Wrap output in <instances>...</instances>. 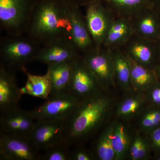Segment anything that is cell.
I'll use <instances>...</instances> for the list:
<instances>
[{
  "instance_id": "7c38bea8",
  "label": "cell",
  "mask_w": 160,
  "mask_h": 160,
  "mask_svg": "<svg viewBox=\"0 0 160 160\" xmlns=\"http://www.w3.org/2000/svg\"><path fill=\"white\" fill-rule=\"evenodd\" d=\"M0 114V132L29 138L36 122L29 111L18 106Z\"/></svg>"
},
{
  "instance_id": "2e32d148",
  "label": "cell",
  "mask_w": 160,
  "mask_h": 160,
  "mask_svg": "<svg viewBox=\"0 0 160 160\" xmlns=\"http://www.w3.org/2000/svg\"><path fill=\"white\" fill-rule=\"evenodd\" d=\"M73 61L48 66L47 70L49 71L52 85L49 97L68 93Z\"/></svg>"
},
{
  "instance_id": "4316f807",
  "label": "cell",
  "mask_w": 160,
  "mask_h": 160,
  "mask_svg": "<svg viewBox=\"0 0 160 160\" xmlns=\"http://www.w3.org/2000/svg\"><path fill=\"white\" fill-rule=\"evenodd\" d=\"M160 123V112L151 111L143 115L141 119L140 125L143 130L152 129L159 125Z\"/></svg>"
},
{
  "instance_id": "7402d4cb",
  "label": "cell",
  "mask_w": 160,
  "mask_h": 160,
  "mask_svg": "<svg viewBox=\"0 0 160 160\" xmlns=\"http://www.w3.org/2000/svg\"><path fill=\"white\" fill-rule=\"evenodd\" d=\"M150 8L143 9L135 15L132 17L135 19L134 24L132 22L134 32L147 40L153 37L157 31L155 21L149 12Z\"/></svg>"
},
{
  "instance_id": "6da1fadb",
  "label": "cell",
  "mask_w": 160,
  "mask_h": 160,
  "mask_svg": "<svg viewBox=\"0 0 160 160\" xmlns=\"http://www.w3.org/2000/svg\"><path fill=\"white\" fill-rule=\"evenodd\" d=\"M71 29L69 6L64 0H36L26 35L42 46L71 38Z\"/></svg>"
},
{
  "instance_id": "484cf974",
  "label": "cell",
  "mask_w": 160,
  "mask_h": 160,
  "mask_svg": "<svg viewBox=\"0 0 160 160\" xmlns=\"http://www.w3.org/2000/svg\"><path fill=\"white\" fill-rule=\"evenodd\" d=\"M134 33L133 26L118 31L108 32L103 47L112 49V47L126 42Z\"/></svg>"
},
{
  "instance_id": "ba28073f",
  "label": "cell",
  "mask_w": 160,
  "mask_h": 160,
  "mask_svg": "<svg viewBox=\"0 0 160 160\" xmlns=\"http://www.w3.org/2000/svg\"><path fill=\"white\" fill-rule=\"evenodd\" d=\"M85 19L95 49L102 48L113 19L100 0L86 6Z\"/></svg>"
},
{
  "instance_id": "30bf717a",
  "label": "cell",
  "mask_w": 160,
  "mask_h": 160,
  "mask_svg": "<svg viewBox=\"0 0 160 160\" xmlns=\"http://www.w3.org/2000/svg\"><path fill=\"white\" fill-rule=\"evenodd\" d=\"M41 155L29 138L0 132V160H41Z\"/></svg>"
},
{
  "instance_id": "ffe728a7",
  "label": "cell",
  "mask_w": 160,
  "mask_h": 160,
  "mask_svg": "<svg viewBox=\"0 0 160 160\" xmlns=\"http://www.w3.org/2000/svg\"><path fill=\"white\" fill-rule=\"evenodd\" d=\"M113 126L112 124L106 127L95 141L92 152L96 159L115 160L112 140Z\"/></svg>"
},
{
  "instance_id": "9c48e42d",
  "label": "cell",
  "mask_w": 160,
  "mask_h": 160,
  "mask_svg": "<svg viewBox=\"0 0 160 160\" xmlns=\"http://www.w3.org/2000/svg\"><path fill=\"white\" fill-rule=\"evenodd\" d=\"M65 121L37 120L29 139L39 151H46L65 141Z\"/></svg>"
},
{
  "instance_id": "e0dca14e",
  "label": "cell",
  "mask_w": 160,
  "mask_h": 160,
  "mask_svg": "<svg viewBox=\"0 0 160 160\" xmlns=\"http://www.w3.org/2000/svg\"><path fill=\"white\" fill-rule=\"evenodd\" d=\"M114 67L116 82L124 91H131L130 63L129 58L125 52L113 48L110 49Z\"/></svg>"
},
{
  "instance_id": "4dcf8cb0",
  "label": "cell",
  "mask_w": 160,
  "mask_h": 160,
  "mask_svg": "<svg viewBox=\"0 0 160 160\" xmlns=\"http://www.w3.org/2000/svg\"><path fill=\"white\" fill-rule=\"evenodd\" d=\"M151 139L152 145L155 148H160V128H157L152 131Z\"/></svg>"
},
{
  "instance_id": "7a4b0ae2",
  "label": "cell",
  "mask_w": 160,
  "mask_h": 160,
  "mask_svg": "<svg viewBox=\"0 0 160 160\" xmlns=\"http://www.w3.org/2000/svg\"><path fill=\"white\" fill-rule=\"evenodd\" d=\"M105 92L82 100L65 121V140L69 146L81 145L102 125L112 105Z\"/></svg>"
},
{
  "instance_id": "277c9868",
  "label": "cell",
  "mask_w": 160,
  "mask_h": 160,
  "mask_svg": "<svg viewBox=\"0 0 160 160\" xmlns=\"http://www.w3.org/2000/svg\"><path fill=\"white\" fill-rule=\"evenodd\" d=\"M36 0H0V29L6 35H26Z\"/></svg>"
},
{
  "instance_id": "52a82bcc",
  "label": "cell",
  "mask_w": 160,
  "mask_h": 160,
  "mask_svg": "<svg viewBox=\"0 0 160 160\" xmlns=\"http://www.w3.org/2000/svg\"><path fill=\"white\" fill-rule=\"evenodd\" d=\"M82 56L104 91L115 86L114 67L110 49H94Z\"/></svg>"
},
{
  "instance_id": "f1b7e54d",
  "label": "cell",
  "mask_w": 160,
  "mask_h": 160,
  "mask_svg": "<svg viewBox=\"0 0 160 160\" xmlns=\"http://www.w3.org/2000/svg\"><path fill=\"white\" fill-rule=\"evenodd\" d=\"M144 138L137 135L132 141L129 147V153L130 159L132 160H138V154L142 145Z\"/></svg>"
},
{
  "instance_id": "f546056e",
  "label": "cell",
  "mask_w": 160,
  "mask_h": 160,
  "mask_svg": "<svg viewBox=\"0 0 160 160\" xmlns=\"http://www.w3.org/2000/svg\"><path fill=\"white\" fill-rule=\"evenodd\" d=\"M148 150L149 147L148 143L146 142V139L144 138L138 154V160L145 159L148 155Z\"/></svg>"
},
{
  "instance_id": "5bb4252c",
  "label": "cell",
  "mask_w": 160,
  "mask_h": 160,
  "mask_svg": "<svg viewBox=\"0 0 160 160\" xmlns=\"http://www.w3.org/2000/svg\"><path fill=\"white\" fill-rule=\"evenodd\" d=\"M72 26L71 39L81 54L95 49L94 43L80 7L68 4Z\"/></svg>"
},
{
  "instance_id": "d4e9b609",
  "label": "cell",
  "mask_w": 160,
  "mask_h": 160,
  "mask_svg": "<svg viewBox=\"0 0 160 160\" xmlns=\"http://www.w3.org/2000/svg\"><path fill=\"white\" fill-rule=\"evenodd\" d=\"M70 147L64 141L44 151L41 160H70Z\"/></svg>"
},
{
  "instance_id": "9a60e30c",
  "label": "cell",
  "mask_w": 160,
  "mask_h": 160,
  "mask_svg": "<svg viewBox=\"0 0 160 160\" xmlns=\"http://www.w3.org/2000/svg\"><path fill=\"white\" fill-rule=\"evenodd\" d=\"M105 8L116 18L131 19L143 9L150 8L152 0H100Z\"/></svg>"
},
{
  "instance_id": "d6986e66",
  "label": "cell",
  "mask_w": 160,
  "mask_h": 160,
  "mask_svg": "<svg viewBox=\"0 0 160 160\" xmlns=\"http://www.w3.org/2000/svg\"><path fill=\"white\" fill-rule=\"evenodd\" d=\"M127 56L129 58L131 68L132 88L138 92L146 91L153 82V76L151 72L146 66L135 62L128 55Z\"/></svg>"
},
{
  "instance_id": "44dd1931",
  "label": "cell",
  "mask_w": 160,
  "mask_h": 160,
  "mask_svg": "<svg viewBox=\"0 0 160 160\" xmlns=\"http://www.w3.org/2000/svg\"><path fill=\"white\" fill-rule=\"evenodd\" d=\"M112 140L115 160H123L129 152L132 142L127 127L123 123L113 124Z\"/></svg>"
},
{
  "instance_id": "8992f818",
  "label": "cell",
  "mask_w": 160,
  "mask_h": 160,
  "mask_svg": "<svg viewBox=\"0 0 160 160\" xmlns=\"http://www.w3.org/2000/svg\"><path fill=\"white\" fill-rule=\"evenodd\" d=\"M103 91L82 56L74 60L68 93L82 100Z\"/></svg>"
},
{
  "instance_id": "83f0119b",
  "label": "cell",
  "mask_w": 160,
  "mask_h": 160,
  "mask_svg": "<svg viewBox=\"0 0 160 160\" xmlns=\"http://www.w3.org/2000/svg\"><path fill=\"white\" fill-rule=\"evenodd\" d=\"M70 150V160H93L96 159L92 151L84 149L80 145H76Z\"/></svg>"
},
{
  "instance_id": "4fadbf2b",
  "label": "cell",
  "mask_w": 160,
  "mask_h": 160,
  "mask_svg": "<svg viewBox=\"0 0 160 160\" xmlns=\"http://www.w3.org/2000/svg\"><path fill=\"white\" fill-rule=\"evenodd\" d=\"M16 72L0 65V113L19 106L22 94L18 86Z\"/></svg>"
},
{
  "instance_id": "cb8c5ba5",
  "label": "cell",
  "mask_w": 160,
  "mask_h": 160,
  "mask_svg": "<svg viewBox=\"0 0 160 160\" xmlns=\"http://www.w3.org/2000/svg\"><path fill=\"white\" fill-rule=\"evenodd\" d=\"M141 94L137 93L124 99L118 106L117 111L118 116L127 119L138 114L146 102V98Z\"/></svg>"
},
{
  "instance_id": "3957f363",
  "label": "cell",
  "mask_w": 160,
  "mask_h": 160,
  "mask_svg": "<svg viewBox=\"0 0 160 160\" xmlns=\"http://www.w3.org/2000/svg\"><path fill=\"white\" fill-rule=\"evenodd\" d=\"M42 46L26 35H6L0 39V65L17 71L36 61Z\"/></svg>"
},
{
  "instance_id": "1f68e13d",
  "label": "cell",
  "mask_w": 160,
  "mask_h": 160,
  "mask_svg": "<svg viewBox=\"0 0 160 160\" xmlns=\"http://www.w3.org/2000/svg\"><path fill=\"white\" fill-rule=\"evenodd\" d=\"M150 98L153 103L160 104V88L156 87L152 89L150 92Z\"/></svg>"
},
{
  "instance_id": "ac0fdd59",
  "label": "cell",
  "mask_w": 160,
  "mask_h": 160,
  "mask_svg": "<svg viewBox=\"0 0 160 160\" xmlns=\"http://www.w3.org/2000/svg\"><path fill=\"white\" fill-rule=\"evenodd\" d=\"M27 77L25 86L28 94L35 97L47 99L51 93L52 85L49 71L43 75L31 74L26 68L23 71Z\"/></svg>"
},
{
  "instance_id": "603a6c76",
  "label": "cell",
  "mask_w": 160,
  "mask_h": 160,
  "mask_svg": "<svg viewBox=\"0 0 160 160\" xmlns=\"http://www.w3.org/2000/svg\"><path fill=\"white\" fill-rule=\"evenodd\" d=\"M138 37V39L130 43L125 53L135 62L146 67L152 60V49L146 39Z\"/></svg>"
},
{
  "instance_id": "5b68a950",
  "label": "cell",
  "mask_w": 160,
  "mask_h": 160,
  "mask_svg": "<svg viewBox=\"0 0 160 160\" xmlns=\"http://www.w3.org/2000/svg\"><path fill=\"white\" fill-rule=\"evenodd\" d=\"M81 101L69 93L50 96L41 106L29 112L36 121H66L77 108Z\"/></svg>"
},
{
  "instance_id": "d6a6232c",
  "label": "cell",
  "mask_w": 160,
  "mask_h": 160,
  "mask_svg": "<svg viewBox=\"0 0 160 160\" xmlns=\"http://www.w3.org/2000/svg\"><path fill=\"white\" fill-rule=\"evenodd\" d=\"M66 2L71 5L79 6H86L89 3L92 2L96 0H64Z\"/></svg>"
},
{
  "instance_id": "8fae6325",
  "label": "cell",
  "mask_w": 160,
  "mask_h": 160,
  "mask_svg": "<svg viewBox=\"0 0 160 160\" xmlns=\"http://www.w3.org/2000/svg\"><path fill=\"white\" fill-rule=\"evenodd\" d=\"M82 55L70 38H64L42 46L36 61L48 66L74 61Z\"/></svg>"
}]
</instances>
